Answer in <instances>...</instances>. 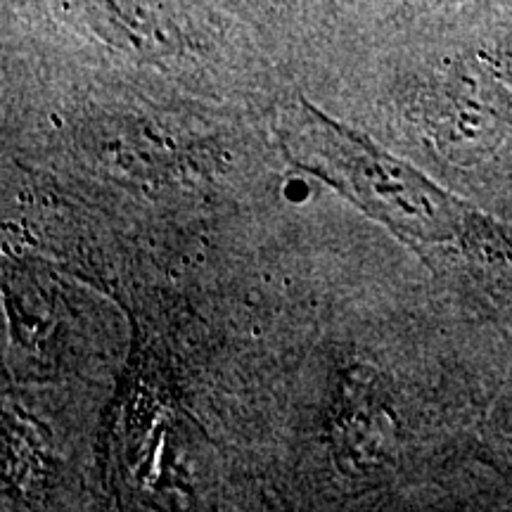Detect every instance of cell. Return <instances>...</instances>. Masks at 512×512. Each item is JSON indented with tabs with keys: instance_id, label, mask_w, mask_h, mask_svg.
<instances>
[{
	"instance_id": "obj_2",
	"label": "cell",
	"mask_w": 512,
	"mask_h": 512,
	"mask_svg": "<svg viewBox=\"0 0 512 512\" xmlns=\"http://www.w3.org/2000/svg\"><path fill=\"white\" fill-rule=\"evenodd\" d=\"M95 27L107 29L140 55H166L178 43L155 0H79Z\"/></svg>"
},
{
	"instance_id": "obj_1",
	"label": "cell",
	"mask_w": 512,
	"mask_h": 512,
	"mask_svg": "<svg viewBox=\"0 0 512 512\" xmlns=\"http://www.w3.org/2000/svg\"><path fill=\"white\" fill-rule=\"evenodd\" d=\"M285 145L299 166L335 183L415 247H467L501 238V230L470 204L309 102L287 126Z\"/></svg>"
}]
</instances>
